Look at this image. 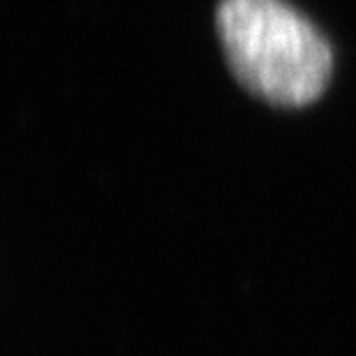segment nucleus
I'll return each mask as SVG.
<instances>
[{
  "label": "nucleus",
  "mask_w": 356,
  "mask_h": 356,
  "mask_svg": "<svg viewBox=\"0 0 356 356\" xmlns=\"http://www.w3.org/2000/svg\"><path fill=\"white\" fill-rule=\"evenodd\" d=\"M218 33L234 76L275 106H305L331 79L324 35L282 0H222Z\"/></svg>",
  "instance_id": "f257e3e1"
}]
</instances>
